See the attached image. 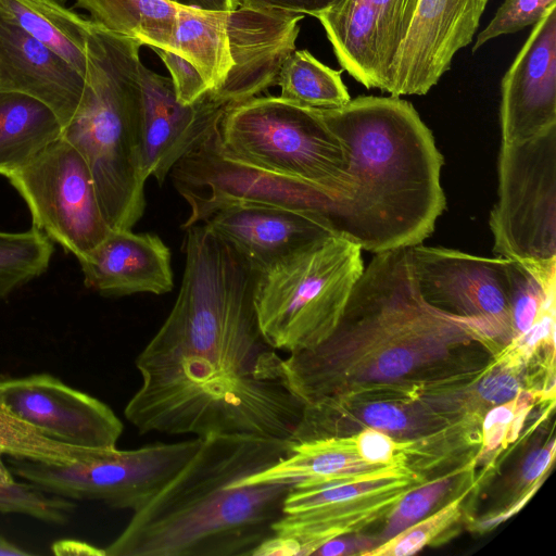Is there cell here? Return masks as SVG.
<instances>
[{
	"instance_id": "3957f363",
	"label": "cell",
	"mask_w": 556,
	"mask_h": 556,
	"mask_svg": "<svg viewBox=\"0 0 556 556\" xmlns=\"http://www.w3.org/2000/svg\"><path fill=\"white\" fill-rule=\"evenodd\" d=\"M317 111L348 155V188L323 215L330 235L374 254L421 244L446 201L443 156L412 103L362 96Z\"/></svg>"
},
{
	"instance_id": "7a4b0ae2",
	"label": "cell",
	"mask_w": 556,
	"mask_h": 556,
	"mask_svg": "<svg viewBox=\"0 0 556 556\" xmlns=\"http://www.w3.org/2000/svg\"><path fill=\"white\" fill-rule=\"evenodd\" d=\"M479 346L466 324L422 299L402 248L374 254L333 332L285 368L305 404L388 386L433 391L478 377L490 363L469 359Z\"/></svg>"
},
{
	"instance_id": "d4e9b609",
	"label": "cell",
	"mask_w": 556,
	"mask_h": 556,
	"mask_svg": "<svg viewBox=\"0 0 556 556\" xmlns=\"http://www.w3.org/2000/svg\"><path fill=\"white\" fill-rule=\"evenodd\" d=\"M0 10L85 76L90 20L58 0H0Z\"/></svg>"
},
{
	"instance_id": "ee69618b",
	"label": "cell",
	"mask_w": 556,
	"mask_h": 556,
	"mask_svg": "<svg viewBox=\"0 0 556 556\" xmlns=\"http://www.w3.org/2000/svg\"><path fill=\"white\" fill-rule=\"evenodd\" d=\"M33 553L23 549L4 536L0 535V556H28Z\"/></svg>"
},
{
	"instance_id": "484cf974",
	"label": "cell",
	"mask_w": 556,
	"mask_h": 556,
	"mask_svg": "<svg viewBox=\"0 0 556 556\" xmlns=\"http://www.w3.org/2000/svg\"><path fill=\"white\" fill-rule=\"evenodd\" d=\"M100 27L152 49L176 52L178 5L169 0H76Z\"/></svg>"
},
{
	"instance_id": "60d3db41",
	"label": "cell",
	"mask_w": 556,
	"mask_h": 556,
	"mask_svg": "<svg viewBox=\"0 0 556 556\" xmlns=\"http://www.w3.org/2000/svg\"><path fill=\"white\" fill-rule=\"evenodd\" d=\"M51 549L55 555L105 556V549L74 539L55 541Z\"/></svg>"
},
{
	"instance_id": "f35d334b",
	"label": "cell",
	"mask_w": 556,
	"mask_h": 556,
	"mask_svg": "<svg viewBox=\"0 0 556 556\" xmlns=\"http://www.w3.org/2000/svg\"><path fill=\"white\" fill-rule=\"evenodd\" d=\"M555 440L536 448L526 458L520 475V485L528 491L535 482L544 479V475L555 458Z\"/></svg>"
},
{
	"instance_id": "5b68a950",
	"label": "cell",
	"mask_w": 556,
	"mask_h": 556,
	"mask_svg": "<svg viewBox=\"0 0 556 556\" xmlns=\"http://www.w3.org/2000/svg\"><path fill=\"white\" fill-rule=\"evenodd\" d=\"M142 46L91 23L83 97L61 135L86 160L111 229H131L146 210L139 143Z\"/></svg>"
},
{
	"instance_id": "2e32d148",
	"label": "cell",
	"mask_w": 556,
	"mask_h": 556,
	"mask_svg": "<svg viewBox=\"0 0 556 556\" xmlns=\"http://www.w3.org/2000/svg\"><path fill=\"white\" fill-rule=\"evenodd\" d=\"M139 143L141 169L162 185L174 166L220 121L232 105L208 90L191 104H181L172 79L144 64L140 67Z\"/></svg>"
},
{
	"instance_id": "4dcf8cb0",
	"label": "cell",
	"mask_w": 556,
	"mask_h": 556,
	"mask_svg": "<svg viewBox=\"0 0 556 556\" xmlns=\"http://www.w3.org/2000/svg\"><path fill=\"white\" fill-rule=\"evenodd\" d=\"M472 485L392 538L379 543L361 556H408L418 553L427 545L434 544L463 514L464 502Z\"/></svg>"
},
{
	"instance_id": "30bf717a",
	"label": "cell",
	"mask_w": 556,
	"mask_h": 556,
	"mask_svg": "<svg viewBox=\"0 0 556 556\" xmlns=\"http://www.w3.org/2000/svg\"><path fill=\"white\" fill-rule=\"evenodd\" d=\"M200 444L201 438H195L134 450L104 448L93 458L68 465L14 458L12 472L50 494L135 513L164 488Z\"/></svg>"
},
{
	"instance_id": "b9f144b4",
	"label": "cell",
	"mask_w": 556,
	"mask_h": 556,
	"mask_svg": "<svg viewBox=\"0 0 556 556\" xmlns=\"http://www.w3.org/2000/svg\"><path fill=\"white\" fill-rule=\"evenodd\" d=\"M544 479L535 482L528 491H526L517 502H515L509 508H507L505 511H502L501 514L496 516H492L489 518H485L479 522H477L476 529L486 531L489 529H492L496 526H498L504 520L511 517L514 514L518 513L525 504L532 497V495L535 493V491L541 486Z\"/></svg>"
},
{
	"instance_id": "9a60e30c",
	"label": "cell",
	"mask_w": 556,
	"mask_h": 556,
	"mask_svg": "<svg viewBox=\"0 0 556 556\" xmlns=\"http://www.w3.org/2000/svg\"><path fill=\"white\" fill-rule=\"evenodd\" d=\"M489 0H419L413 22L390 67L386 92L426 94L471 43Z\"/></svg>"
},
{
	"instance_id": "603a6c76",
	"label": "cell",
	"mask_w": 556,
	"mask_h": 556,
	"mask_svg": "<svg viewBox=\"0 0 556 556\" xmlns=\"http://www.w3.org/2000/svg\"><path fill=\"white\" fill-rule=\"evenodd\" d=\"M387 467L366 463L356 452L353 434L330 437L292 443L287 457L236 484L349 480L379 472Z\"/></svg>"
},
{
	"instance_id": "e575fe53",
	"label": "cell",
	"mask_w": 556,
	"mask_h": 556,
	"mask_svg": "<svg viewBox=\"0 0 556 556\" xmlns=\"http://www.w3.org/2000/svg\"><path fill=\"white\" fill-rule=\"evenodd\" d=\"M353 437L356 452L366 463L377 466L396 464L409 466L408 445L413 441H399L388 433L370 427L362 429Z\"/></svg>"
},
{
	"instance_id": "4fadbf2b",
	"label": "cell",
	"mask_w": 556,
	"mask_h": 556,
	"mask_svg": "<svg viewBox=\"0 0 556 556\" xmlns=\"http://www.w3.org/2000/svg\"><path fill=\"white\" fill-rule=\"evenodd\" d=\"M478 416L459 417L438 407L428 392L403 386L368 389L305 404L291 443L351 435L364 428L399 441H421Z\"/></svg>"
},
{
	"instance_id": "277c9868",
	"label": "cell",
	"mask_w": 556,
	"mask_h": 556,
	"mask_svg": "<svg viewBox=\"0 0 556 556\" xmlns=\"http://www.w3.org/2000/svg\"><path fill=\"white\" fill-rule=\"evenodd\" d=\"M287 440L211 434L104 548L105 556H252L294 483L238 485L291 452Z\"/></svg>"
},
{
	"instance_id": "4316f807",
	"label": "cell",
	"mask_w": 556,
	"mask_h": 556,
	"mask_svg": "<svg viewBox=\"0 0 556 556\" xmlns=\"http://www.w3.org/2000/svg\"><path fill=\"white\" fill-rule=\"evenodd\" d=\"M276 85L280 98L306 108L338 109L351 100L341 71L323 64L307 50H294L285 60Z\"/></svg>"
},
{
	"instance_id": "52a82bcc",
	"label": "cell",
	"mask_w": 556,
	"mask_h": 556,
	"mask_svg": "<svg viewBox=\"0 0 556 556\" xmlns=\"http://www.w3.org/2000/svg\"><path fill=\"white\" fill-rule=\"evenodd\" d=\"M303 14L253 10L203 11L177 8L176 53L200 72L219 101L235 105L276 79L295 50Z\"/></svg>"
},
{
	"instance_id": "d6986e66",
	"label": "cell",
	"mask_w": 556,
	"mask_h": 556,
	"mask_svg": "<svg viewBox=\"0 0 556 556\" xmlns=\"http://www.w3.org/2000/svg\"><path fill=\"white\" fill-rule=\"evenodd\" d=\"M426 480L422 472L415 470L388 486L354 500L283 513L274 527V535L252 556L313 555L327 541L357 533L384 518L407 492Z\"/></svg>"
},
{
	"instance_id": "836d02e7",
	"label": "cell",
	"mask_w": 556,
	"mask_h": 556,
	"mask_svg": "<svg viewBox=\"0 0 556 556\" xmlns=\"http://www.w3.org/2000/svg\"><path fill=\"white\" fill-rule=\"evenodd\" d=\"M377 15L390 67L406 38L419 0H365ZM390 72V71H389Z\"/></svg>"
},
{
	"instance_id": "f1b7e54d",
	"label": "cell",
	"mask_w": 556,
	"mask_h": 556,
	"mask_svg": "<svg viewBox=\"0 0 556 556\" xmlns=\"http://www.w3.org/2000/svg\"><path fill=\"white\" fill-rule=\"evenodd\" d=\"M53 253L52 241L38 228L0 231V301L43 274Z\"/></svg>"
},
{
	"instance_id": "5bb4252c",
	"label": "cell",
	"mask_w": 556,
	"mask_h": 556,
	"mask_svg": "<svg viewBox=\"0 0 556 556\" xmlns=\"http://www.w3.org/2000/svg\"><path fill=\"white\" fill-rule=\"evenodd\" d=\"M0 409L49 439L75 446L116 447L123 432L109 405L46 372L1 378Z\"/></svg>"
},
{
	"instance_id": "d590c367",
	"label": "cell",
	"mask_w": 556,
	"mask_h": 556,
	"mask_svg": "<svg viewBox=\"0 0 556 556\" xmlns=\"http://www.w3.org/2000/svg\"><path fill=\"white\" fill-rule=\"evenodd\" d=\"M167 67L177 100L181 104H191L208 91V87L198 68L180 54L153 49Z\"/></svg>"
},
{
	"instance_id": "83f0119b",
	"label": "cell",
	"mask_w": 556,
	"mask_h": 556,
	"mask_svg": "<svg viewBox=\"0 0 556 556\" xmlns=\"http://www.w3.org/2000/svg\"><path fill=\"white\" fill-rule=\"evenodd\" d=\"M476 464L475 456L439 477L426 480L407 492L384 517L386 525L378 539L379 542L392 538L431 514L432 510L434 511V507L442 504L444 498H452L448 496L456 492L459 486L473 483L472 475Z\"/></svg>"
},
{
	"instance_id": "9c48e42d",
	"label": "cell",
	"mask_w": 556,
	"mask_h": 556,
	"mask_svg": "<svg viewBox=\"0 0 556 556\" xmlns=\"http://www.w3.org/2000/svg\"><path fill=\"white\" fill-rule=\"evenodd\" d=\"M497 177L489 217L493 253L522 264L556 262V125L501 144Z\"/></svg>"
},
{
	"instance_id": "7402d4cb",
	"label": "cell",
	"mask_w": 556,
	"mask_h": 556,
	"mask_svg": "<svg viewBox=\"0 0 556 556\" xmlns=\"http://www.w3.org/2000/svg\"><path fill=\"white\" fill-rule=\"evenodd\" d=\"M314 17L323 25L341 67L367 89L386 92L390 63L372 8L365 0H339Z\"/></svg>"
},
{
	"instance_id": "cb8c5ba5",
	"label": "cell",
	"mask_w": 556,
	"mask_h": 556,
	"mask_svg": "<svg viewBox=\"0 0 556 556\" xmlns=\"http://www.w3.org/2000/svg\"><path fill=\"white\" fill-rule=\"evenodd\" d=\"M58 115L40 100L0 91V174L8 177L61 137Z\"/></svg>"
},
{
	"instance_id": "8992f818",
	"label": "cell",
	"mask_w": 556,
	"mask_h": 556,
	"mask_svg": "<svg viewBox=\"0 0 556 556\" xmlns=\"http://www.w3.org/2000/svg\"><path fill=\"white\" fill-rule=\"evenodd\" d=\"M364 270L362 250L321 237L254 273L260 329L277 351L313 349L337 328Z\"/></svg>"
},
{
	"instance_id": "ffe728a7",
	"label": "cell",
	"mask_w": 556,
	"mask_h": 556,
	"mask_svg": "<svg viewBox=\"0 0 556 556\" xmlns=\"http://www.w3.org/2000/svg\"><path fill=\"white\" fill-rule=\"evenodd\" d=\"M78 262L85 286L104 296L161 295L174 288L169 249L154 233L110 229Z\"/></svg>"
},
{
	"instance_id": "7bdbcfd3",
	"label": "cell",
	"mask_w": 556,
	"mask_h": 556,
	"mask_svg": "<svg viewBox=\"0 0 556 556\" xmlns=\"http://www.w3.org/2000/svg\"><path fill=\"white\" fill-rule=\"evenodd\" d=\"M178 7L203 11H231L239 8L238 0H172Z\"/></svg>"
},
{
	"instance_id": "e0dca14e",
	"label": "cell",
	"mask_w": 556,
	"mask_h": 556,
	"mask_svg": "<svg viewBox=\"0 0 556 556\" xmlns=\"http://www.w3.org/2000/svg\"><path fill=\"white\" fill-rule=\"evenodd\" d=\"M556 125V4L548 8L501 81L502 144L531 139Z\"/></svg>"
},
{
	"instance_id": "74e56055",
	"label": "cell",
	"mask_w": 556,
	"mask_h": 556,
	"mask_svg": "<svg viewBox=\"0 0 556 556\" xmlns=\"http://www.w3.org/2000/svg\"><path fill=\"white\" fill-rule=\"evenodd\" d=\"M338 1L339 0H238V4L239 7L253 10L280 11L314 16Z\"/></svg>"
},
{
	"instance_id": "8d00e7d4",
	"label": "cell",
	"mask_w": 556,
	"mask_h": 556,
	"mask_svg": "<svg viewBox=\"0 0 556 556\" xmlns=\"http://www.w3.org/2000/svg\"><path fill=\"white\" fill-rule=\"evenodd\" d=\"M516 407V396L505 403L488 409L481 421V445L476 460L488 453L503 446L506 433L513 420Z\"/></svg>"
},
{
	"instance_id": "44dd1931",
	"label": "cell",
	"mask_w": 556,
	"mask_h": 556,
	"mask_svg": "<svg viewBox=\"0 0 556 556\" xmlns=\"http://www.w3.org/2000/svg\"><path fill=\"white\" fill-rule=\"evenodd\" d=\"M84 88L85 76L0 10V91L40 100L64 127L74 116Z\"/></svg>"
},
{
	"instance_id": "f546056e",
	"label": "cell",
	"mask_w": 556,
	"mask_h": 556,
	"mask_svg": "<svg viewBox=\"0 0 556 556\" xmlns=\"http://www.w3.org/2000/svg\"><path fill=\"white\" fill-rule=\"evenodd\" d=\"M0 447L13 458L52 465H68L96 457L104 448L65 444L45 437L39 431L0 409Z\"/></svg>"
},
{
	"instance_id": "1f68e13d",
	"label": "cell",
	"mask_w": 556,
	"mask_h": 556,
	"mask_svg": "<svg viewBox=\"0 0 556 556\" xmlns=\"http://www.w3.org/2000/svg\"><path fill=\"white\" fill-rule=\"evenodd\" d=\"M75 510L74 501L47 493L27 481H0L1 514H20L51 525H65Z\"/></svg>"
},
{
	"instance_id": "ab89813d",
	"label": "cell",
	"mask_w": 556,
	"mask_h": 556,
	"mask_svg": "<svg viewBox=\"0 0 556 556\" xmlns=\"http://www.w3.org/2000/svg\"><path fill=\"white\" fill-rule=\"evenodd\" d=\"M346 534L337 536L324 543L317 548L313 555L318 556H344V555H362L363 553L374 548L379 544L378 540L369 539L363 535L353 536Z\"/></svg>"
},
{
	"instance_id": "6da1fadb",
	"label": "cell",
	"mask_w": 556,
	"mask_h": 556,
	"mask_svg": "<svg viewBox=\"0 0 556 556\" xmlns=\"http://www.w3.org/2000/svg\"><path fill=\"white\" fill-rule=\"evenodd\" d=\"M135 364L141 386L124 415L140 433L290 441L305 406L257 320L210 296L173 305Z\"/></svg>"
},
{
	"instance_id": "bcb514c9",
	"label": "cell",
	"mask_w": 556,
	"mask_h": 556,
	"mask_svg": "<svg viewBox=\"0 0 556 556\" xmlns=\"http://www.w3.org/2000/svg\"><path fill=\"white\" fill-rule=\"evenodd\" d=\"M169 1H172V0H169ZM172 2H173V1H172Z\"/></svg>"
},
{
	"instance_id": "8fae6325",
	"label": "cell",
	"mask_w": 556,
	"mask_h": 556,
	"mask_svg": "<svg viewBox=\"0 0 556 556\" xmlns=\"http://www.w3.org/2000/svg\"><path fill=\"white\" fill-rule=\"evenodd\" d=\"M7 178L26 202L34 227L77 260L110 231L89 166L62 136Z\"/></svg>"
},
{
	"instance_id": "ba28073f",
	"label": "cell",
	"mask_w": 556,
	"mask_h": 556,
	"mask_svg": "<svg viewBox=\"0 0 556 556\" xmlns=\"http://www.w3.org/2000/svg\"><path fill=\"white\" fill-rule=\"evenodd\" d=\"M215 140L232 160L316 185L334 199L348 188L345 146L317 109L253 97L226 110Z\"/></svg>"
},
{
	"instance_id": "ac0fdd59",
	"label": "cell",
	"mask_w": 556,
	"mask_h": 556,
	"mask_svg": "<svg viewBox=\"0 0 556 556\" xmlns=\"http://www.w3.org/2000/svg\"><path fill=\"white\" fill-rule=\"evenodd\" d=\"M254 271L330 235L314 212L257 203H229L202 222Z\"/></svg>"
},
{
	"instance_id": "7c38bea8",
	"label": "cell",
	"mask_w": 556,
	"mask_h": 556,
	"mask_svg": "<svg viewBox=\"0 0 556 556\" xmlns=\"http://www.w3.org/2000/svg\"><path fill=\"white\" fill-rule=\"evenodd\" d=\"M409 261L428 304L466 324L492 355L510 342L508 258L421 243L409 248Z\"/></svg>"
},
{
	"instance_id": "d6a6232c",
	"label": "cell",
	"mask_w": 556,
	"mask_h": 556,
	"mask_svg": "<svg viewBox=\"0 0 556 556\" xmlns=\"http://www.w3.org/2000/svg\"><path fill=\"white\" fill-rule=\"evenodd\" d=\"M553 4L556 0H504L489 25L478 34L472 51L496 37L536 24Z\"/></svg>"
},
{
	"instance_id": "f6af8a7d",
	"label": "cell",
	"mask_w": 556,
	"mask_h": 556,
	"mask_svg": "<svg viewBox=\"0 0 556 556\" xmlns=\"http://www.w3.org/2000/svg\"><path fill=\"white\" fill-rule=\"evenodd\" d=\"M4 452L0 447V481L1 482H13L15 481L12 470L3 462Z\"/></svg>"
}]
</instances>
